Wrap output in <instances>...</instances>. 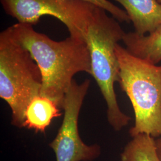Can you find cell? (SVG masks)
Here are the masks:
<instances>
[{"label": "cell", "mask_w": 161, "mask_h": 161, "mask_svg": "<svg viewBox=\"0 0 161 161\" xmlns=\"http://www.w3.org/2000/svg\"><path fill=\"white\" fill-rule=\"evenodd\" d=\"M9 28L40 69L41 96L49 98L62 109L64 97L74 76L80 72L92 74L90 54L86 41L70 35L64 40H53L28 24L16 23Z\"/></svg>", "instance_id": "cell-1"}, {"label": "cell", "mask_w": 161, "mask_h": 161, "mask_svg": "<svg viewBox=\"0 0 161 161\" xmlns=\"http://www.w3.org/2000/svg\"><path fill=\"white\" fill-rule=\"evenodd\" d=\"M125 33L116 19L96 7L84 38L91 58V75L106 102L108 121L117 131L130 121L120 109L114 89L115 82L119 80L120 71L116 46Z\"/></svg>", "instance_id": "cell-2"}, {"label": "cell", "mask_w": 161, "mask_h": 161, "mask_svg": "<svg viewBox=\"0 0 161 161\" xmlns=\"http://www.w3.org/2000/svg\"><path fill=\"white\" fill-rule=\"evenodd\" d=\"M116 53L120 68L118 82L134 112L130 136L147 134L157 138L161 134V65L134 56L119 44Z\"/></svg>", "instance_id": "cell-3"}, {"label": "cell", "mask_w": 161, "mask_h": 161, "mask_svg": "<svg viewBox=\"0 0 161 161\" xmlns=\"http://www.w3.org/2000/svg\"><path fill=\"white\" fill-rule=\"evenodd\" d=\"M40 69L10 28L0 34V97L9 106L12 124L24 127L26 109L42 86Z\"/></svg>", "instance_id": "cell-4"}, {"label": "cell", "mask_w": 161, "mask_h": 161, "mask_svg": "<svg viewBox=\"0 0 161 161\" xmlns=\"http://www.w3.org/2000/svg\"><path fill=\"white\" fill-rule=\"evenodd\" d=\"M7 14L18 23L35 25L50 16L64 23L69 35L84 40L96 6L82 0H0Z\"/></svg>", "instance_id": "cell-5"}, {"label": "cell", "mask_w": 161, "mask_h": 161, "mask_svg": "<svg viewBox=\"0 0 161 161\" xmlns=\"http://www.w3.org/2000/svg\"><path fill=\"white\" fill-rule=\"evenodd\" d=\"M90 86V80L80 84L74 80L64 97L63 122L56 137L49 144L56 161H92L101 153L98 144L87 145L82 140L78 130L80 112Z\"/></svg>", "instance_id": "cell-6"}, {"label": "cell", "mask_w": 161, "mask_h": 161, "mask_svg": "<svg viewBox=\"0 0 161 161\" xmlns=\"http://www.w3.org/2000/svg\"><path fill=\"white\" fill-rule=\"evenodd\" d=\"M124 7L139 35H146L161 27V5L155 0H115Z\"/></svg>", "instance_id": "cell-7"}, {"label": "cell", "mask_w": 161, "mask_h": 161, "mask_svg": "<svg viewBox=\"0 0 161 161\" xmlns=\"http://www.w3.org/2000/svg\"><path fill=\"white\" fill-rule=\"evenodd\" d=\"M122 42L131 54L150 63L158 64L161 62V27L146 35L135 32L125 33Z\"/></svg>", "instance_id": "cell-8"}, {"label": "cell", "mask_w": 161, "mask_h": 161, "mask_svg": "<svg viewBox=\"0 0 161 161\" xmlns=\"http://www.w3.org/2000/svg\"><path fill=\"white\" fill-rule=\"evenodd\" d=\"M60 110L58 104L49 98L36 96L26 109L24 127L36 132H45L52 120L61 115Z\"/></svg>", "instance_id": "cell-9"}, {"label": "cell", "mask_w": 161, "mask_h": 161, "mask_svg": "<svg viewBox=\"0 0 161 161\" xmlns=\"http://www.w3.org/2000/svg\"><path fill=\"white\" fill-rule=\"evenodd\" d=\"M132 138L121 153V161H161L155 138L147 134H140Z\"/></svg>", "instance_id": "cell-10"}, {"label": "cell", "mask_w": 161, "mask_h": 161, "mask_svg": "<svg viewBox=\"0 0 161 161\" xmlns=\"http://www.w3.org/2000/svg\"><path fill=\"white\" fill-rule=\"evenodd\" d=\"M93 5L102 8L110 13L119 22H131L126 12L119 7L114 4L109 0H82Z\"/></svg>", "instance_id": "cell-11"}, {"label": "cell", "mask_w": 161, "mask_h": 161, "mask_svg": "<svg viewBox=\"0 0 161 161\" xmlns=\"http://www.w3.org/2000/svg\"><path fill=\"white\" fill-rule=\"evenodd\" d=\"M155 140L156 147L158 155L159 156V158L161 161V135L155 139Z\"/></svg>", "instance_id": "cell-12"}, {"label": "cell", "mask_w": 161, "mask_h": 161, "mask_svg": "<svg viewBox=\"0 0 161 161\" xmlns=\"http://www.w3.org/2000/svg\"><path fill=\"white\" fill-rule=\"evenodd\" d=\"M155 1L157 3H158L159 4L161 5V0H155Z\"/></svg>", "instance_id": "cell-13"}]
</instances>
